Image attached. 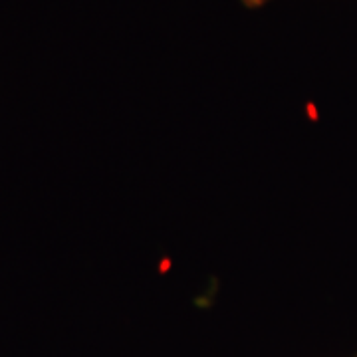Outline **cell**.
Listing matches in <instances>:
<instances>
[{
    "instance_id": "obj_1",
    "label": "cell",
    "mask_w": 357,
    "mask_h": 357,
    "mask_svg": "<svg viewBox=\"0 0 357 357\" xmlns=\"http://www.w3.org/2000/svg\"><path fill=\"white\" fill-rule=\"evenodd\" d=\"M243 2L248 8H258V6H264L268 2H272V0H243Z\"/></svg>"
}]
</instances>
